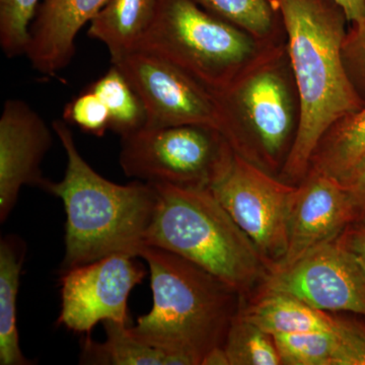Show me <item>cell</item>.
Segmentation results:
<instances>
[{"mask_svg":"<svg viewBox=\"0 0 365 365\" xmlns=\"http://www.w3.org/2000/svg\"><path fill=\"white\" fill-rule=\"evenodd\" d=\"M289 39L300 119L284 176L306 175L327 131L359 111L361 101L342 60L344 11L333 0H274Z\"/></svg>","mask_w":365,"mask_h":365,"instance_id":"obj_1","label":"cell"},{"mask_svg":"<svg viewBox=\"0 0 365 365\" xmlns=\"http://www.w3.org/2000/svg\"><path fill=\"white\" fill-rule=\"evenodd\" d=\"M53 132L66 153L63 179L48 182L46 192L63 203L66 255L61 271L123 254L138 257L158 204L150 182L119 185L101 176L79 153L69 124L56 120Z\"/></svg>","mask_w":365,"mask_h":365,"instance_id":"obj_2","label":"cell"},{"mask_svg":"<svg viewBox=\"0 0 365 365\" xmlns=\"http://www.w3.org/2000/svg\"><path fill=\"white\" fill-rule=\"evenodd\" d=\"M150 273L153 304L130 327L146 344L179 357L185 365L201 364L204 355L223 345L235 316L234 290L195 264L158 247L139 256Z\"/></svg>","mask_w":365,"mask_h":365,"instance_id":"obj_3","label":"cell"},{"mask_svg":"<svg viewBox=\"0 0 365 365\" xmlns=\"http://www.w3.org/2000/svg\"><path fill=\"white\" fill-rule=\"evenodd\" d=\"M153 185L158 204L146 246L186 259L235 294L264 280L268 270L260 253L210 189Z\"/></svg>","mask_w":365,"mask_h":365,"instance_id":"obj_4","label":"cell"},{"mask_svg":"<svg viewBox=\"0 0 365 365\" xmlns=\"http://www.w3.org/2000/svg\"><path fill=\"white\" fill-rule=\"evenodd\" d=\"M251 50L239 26L194 0H160L155 20L136 51L168 60L208 85L222 86Z\"/></svg>","mask_w":365,"mask_h":365,"instance_id":"obj_5","label":"cell"},{"mask_svg":"<svg viewBox=\"0 0 365 365\" xmlns=\"http://www.w3.org/2000/svg\"><path fill=\"white\" fill-rule=\"evenodd\" d=\"M213 127H144L121 137L125 176L151 184L210 189L234 151Z\"/></svg>","mask_w":365,"mask_h":365,"instance_id":"obj_6","label":"cell"},{"mask_svg":"<svg viewBox=\"0 0 365 365\" xmlns=\"http://www.w3.org/2000/svg\"><path fill=\"white\" fill-rule=\"evenodd\" d=\"M210 190L253 242L267 270L276 267L287 252L288 220L297 187L273 179L234 153Z\"/></svg>","mask_w":365,"mask_h":365,"instance_id":"obj_7","label":"cell"},{"mask_svg":"<svg viewBox=\"0 0 365 365\" xmlns=\"http://www.w3.org/2000/svg\"><path fill=\"white\" fill-rule=\"evenodd\" d=\"M111 62L140 98L146 113L145 127L202 125L220 131L225 126L217 100L168 60L133 51Z\"/></svg>","mask_w":365,"mask_h":365,"instance_id":"obj_8","label":"cell"},{"mask_svg":"<svg viewBox=\"0 0 365 365\" xmlns=\"http://www.w3.org/2000/svg\"><path fill=\"white\" fill-rule=\"evenodd\" d=\"M262 290L292 295L326 313L365 317L364 271L337 239L290 265L268 271Z\"/></svg>","mask_w":365,"mask_h":365,"instance_id":"obj_9","label":"cell"},{"mask_svg":"<svg viewBox=\"0 0 365 365\" xmlns=\"http://www.w3.org/2000/svg\"><path fill=\"white\" fill-rule=\"evenodd\" d=\"M146 272L135 257L118 254L61 271L58 323L90 336L107 321L128 325V299Z\"/></svg>","mask_w":365,"mask_h":365,"instance_id":"obj_10","label":"cell"},{"mask_svg":"<svg viewBox=\"0 0 365 365\" xmlns=\"http://www.w3.org/2000/svg\"><path fill=\"white\" fill-rule=\"evenodd\" d=\"M52 144L51 129L39 113L25 101H6L0 117V222L14 210L23 187L47 188L50 180L41 163Z\"/></svg>","mask_w":365,"mask_h":365,"instance_id":"obj_11","label":"cell"},{"mask_svg":"<svg viewBox=\"0 0 365 365\" xmlns=\"http://www.w3.org/2000/svg\"><path fill=\"white\" fill-rule=\"evenodd\" d=\"M353 222L354 212L343 185L313 168L297 187L288 220L287 252L272 270L290 265L317 247L338 239Z\"/></svg>","mask_w":365,"mask_h":365,"instance_id":"obj_12","label":"cell"},{"mask_svg":"<svg viewBox=\"0 0 365 365\" xmlns=\"http://www.w3.org/2000/svg\"><path fill=\"white\" fill-rule=\"evenodd\" d=\"M109 0H41L30 28L26 56L43 76H54L71 64L76 40Z\"/></svg>","mask_w":365,"mask_h":365,"instance_id":"obj_13","label":"cell"},{"mask_svg":"<svg viewBox=\"0 0 365 365\" xmlns=\"http://www.w3.org/2000/svg\"><path fill=\"white\" fill-rule=\"evenodd\" d=\"M237 98L264 150L269 155H277L292 125L287 93L281 79L272 72L257 74L242 86Z\"/></svg>","mask_w":365,"mask_h":365,"instance_id":"obj_14","label":"cell"},{"mask_svg":"<svg viewBox=\"0 0 365 365\" xmlns=\"http://www.w3.org/2000/svg\"><path fill=\"white\" fill-rule=\"evenodd\" d=\"M160 0H109L88 35L107 47L112 60L136 51L157 16Z\"/></svg>","mask_w":365,"mask_h":365,"instance_id":"obj_15","label":"cell"},{"mask_svg":"<svg viewBox=\"0 0 365 365\" xmlns=\"http://www.w3.org/2000/svg\"><path fill=\"white\" fill-rule=\"evenodd\" d=\"M269 335L335 330L336 317L292 295L264 292L239 313Z\"/></svg>","mask_w":365,"mask_h":365,"instance_id":"obj_16","label":"cell"},{"mask_svg":"<svg viewBox=\"0 0 365 365\" xmlns=\"http://www.w3.org/2000/svg\"><path fill=\"white\" fill-rule=\"evenodd\" d=\"M26 245L14 235L0 241V364L30 365L21 349L16 326V299L20 289Z\"/></svg>","mask_w":365,"mask_h":365,"instance_id":"obj_17","label":"cell"},{"mask_svg":"<svg viewBox=\"0 0 365 365\" xmlns=\"http://www.w3.org/2000/svg\"><path fill=\"white\" fill-rule=\"evenodd\" d=\"M106 340L98 343L86 336L81 361L83 364L185 365L182 359L139 340L130 327L117 322H104Z\"/></svg>","mask_w":365,"mask_h":365,"instance_id":"obj_18","label":"cell"},{"mask_svg":"<svg viewBox=\"0 0 365 365\" xmlns=\"http://www.w3.org/2000/svg\"><path fill=\"white\" fill-rule=\"evenodd\" d=\"M338 123L314 153L313 168L342 182L365 157V107Z\"/></svg>","mask_w":365,"mask_h":365,"instance_id":"obj_19","label":"cell"},{"mask_svg":"<svg viewBox=\"0 0 365 365\" xmlns=\"http://www.w3.org/2000/svg\"><path fill=\"white\" fill-rule=\"evenodd\" d=\"M110 115V130L124 137L146 126V113L136 91L119 68L113 66L90 86Z\"/></svg>","mask_w":365,"mask_h":365,"instance_id":"obj_20","label":"cell"},{"mask_svg":"<svg viewBox=\"0 0 365 365\" xmlns=\"http://www.w3.org/2000/svg\"><path fill=\"white\" fill-rule=\"evenodd\" d=\"M230 365H279L272 336L235 314L223 342Z\"/></svg>","mask_w":365,"mask_h":365,"instance_id":"obj_21","label":"cell"},{"mask_svg":"<svg viewBox=\"0 0 365 365\" xmlns=\"http://www.w3.org/2000/svg\"><path fill=\"white\" fill-rule=\"evenodd\" d=\"M281 362L285 365H335V330L273 336Z\"/></svg>","mask_w":365,"mask_h":365,"instance_id":"obj_22","label":"cell"},{"mask_svg":"<svg viewBox=\"0 0 365 365\" xmlns=\"http://www.w3.org/2000/svg\"><path fill=\"white\" fill-rule=\"evenodd\" d=\"M41 0H0V46L9 58L26 55Z\"/></svg>","mask_w":365,"mask_h":365,"instance_id":"obj_23","label":"cell"},{"mask_svg":"<svg viewBox=\"0 0 365 365\" xmlns=\"http://www.w3.org/2000/svg\"><path fill=\"white\" fill-rule=\"evenodd\" d=\"M208 13L254 34L267 32L272 25L271 0H194Z\"/></svg>","mask_w":365,"mask_h":365,"instance_id":"obj_24","label":"cell"},{"mask_svg":"<svg viewBox=\"0 0 365 365\" xmlns=\"http://www.w3.org/2000/svg\"><path fill=\"white\" fill-rule=\"evenodd\" d=\"M63 120L91 135L103 137L110 130V115L97 93L88 88L64 108Z\"/></svg>","mask_w":365,"mask_h":365,"instance_id":"obj_25","label":"cell"},{"mask_svg":"<svg viewBox=\"0 0 365 365\" xmlns=\"http://www.w3.org/2000/svg\"><path fill=\"white\" fill-rule=\"evenodd\" d=\"M335 365H365V325L354 319L337 318Z\"/></svg>","mask_w":365,"mask_h":365,"instance_id":"obj_26","label":"cell"},{"mask_svg":"<svg viewBox=\"0 0 365 365\" xmlns=\"http://www.w3.org/2000/svg\"><path fill=\"white\" fill-rule=\"evenodd\" d=\"M341 184L349 196L354 222L365 220V157Z\"/></svg>","mask_w":365,"mask_h":365,"instance_id":"obj_27","label":"cell"},{"mask_svg":"<svg viewBox=\"0 0 365 365\" xmlns=\"http://www.w3.org/2000/svg\"><path fill=\"white\" fill-rule=\"evenodd\" d=\"M337 241L356 259L365 273V220L350 223Z\"/></svg>","mask_w":365,"mask_h":365,"instance_id":"obj_28","label":"cell"},{"mask_svg":"<svg viewBox=\"0 0 365 365\" xmlns=\"http://www.w3.org/2000/svg\"><path fill=\"white\" fill-rule=\"evenodd\" d=\"M344 11L346 20L359 26L365 18V0H333Z\"/></svg>","mask_w":365,"mask_h":365,"instance_id":"obj_29","label":"cell"},{"mask_svg":"<svg viewBox=\"0 0 365 365\" xmlns=\"http://www.w3.org/2000/svg\"><path fill=\"white\" fill-rule=\"evenodd\" d=\"M201 365H230L227 352L223 345L215 346L211 348L204 355Z\"/></svg>","mask_w":365,"mask_h":365,"instance_id":"obj_30","label":"cell"},{"mask_svg":"<svg viewBox=\"0 0 365 365\" xmlns=\"http://www.w3.org/2000/svg\"><path fill=\"white\" fill-rule=\"evenodd\" d=\"M356 35H355V47L365 66V18L360 25L356 26Z\"/></svg>","mask_w":365,"mask_h":365,"instance_id":"obj_31","label":"cell"}]
</instances>
